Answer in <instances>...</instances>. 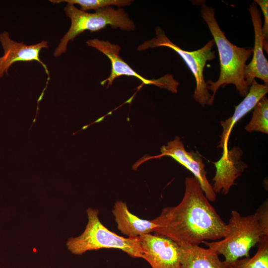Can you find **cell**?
I'll return each mask as SVG.
<instances>
[{"label":"cell","instance_id":"6da1fadb","mask_svg":"<svg viewBox=\"0 0 268 268\" xmlns=\"http://www.w3.org/2000/svg\"><path fill=\"white\" fill-rule=\"evenodd\" d=\"M181 202L165 207L151 220L157 225L154 233L179 246L199 245L204 241L222 239L228 226L210 203L195 177H186Z\"/></svg>","mask_w":268,"mask_h":268},{"label":"cell","instance_id":"7a4b0ae2","mask_svg":"<svg viewBox=\"0 0 268 268\" xmlns=\"http://www.w3.org/2000/svg\"><path fill=\"white\" fill-rule=\"evenodd\" d=\"M201 16L206 23L217 48L220 62V74L216 81L207 80L208 90L212 92L213 101L219 88L233 84L239 94L245 97L249 87L244 79L246 63L253 53L252 48H241L231 43L220 29L216 21L214 9L205 4L201 6Z\"/></svg>","mask_w":268,"mask_h":268},{"label":"cell","instance_id":"3957f363","mask_svg":"<svg viewBox=\"0 0 268 268\" xmlns=\"http://www.w3.org/2000/svg\"><path fill=\"white\" fill-rule=\"evenodd\" d=\"M225 236L217 241L202 242L218 255L223 256L224 263L228 266L236 260L249 257L251 249L257 245L265 236H268L256 212L242 216L235 210L231 212Z\"/></svg>","mask_w":268,"mask_h":268},{"label":"cell","instance_id":"277c9868","mask_svg":"<svg viewBox=\"0 0 268 268\" xmlns=\"http://www.w3.org/2000/svg\"><path fill=\"white\" fill-rule=\"evenodd\" d=\"M88 222L84 231L78 236L71 237L66 243L67 249L73 254L103 248L119 249L134 258L143 259L139 237L125 238L106 227L100 221L99 210L89 207L86 210Z\"/></svg>","mask_w":268,"mask_h":268},{"label":"cell","instance_id":"5b68a950","mask_svg":"<svg viewBox=\"0 0 268 268\" xmlns=\"http://www.w3.org/2000/svg\"><path fill=\"white\" fill-rule=\"evenodd\" d=\"M64 11L71 20L68 31L61 39L54 52L57 58L67 51V45L84 31L95 32L105 28L107 25L120 28L124 31H134L135 25L124 9H115L111 6L100 8L94 13H88L76 8L74 5L67 3Z\"/></svg>","mask_w":268,"mask_h":268},{"label":"cell","instance_id":"8992f818","mask_svg":"<svg viewBox=\"0 0 268 268\" xmlns=\"http://www.w3.org/2000/svg\"><path fill=\"white\" fill-rule=\"evenodd\" d=\"M155 38L145 41L137 47V50H145L148 48L158 47L169 48L175 51L184 61L190 71L193 73L196 81L193 98L196 102L204 107L207 104L211 106L213 101L211 95L208 92L207 85L204 80L203 75L204 67L207 61L215 58V51H212L215 45L213 39L208 41L201 49L188 51L181 49L173 43L166 35L164 31L159 27L155 28Z\"/></svg>","mask_w":268,"mask_h":268},{"label":"cell","instance_id":"52a82bcc","mask_svg":"<svg viewBox=\"0 0 268 268\" xmlns=\"http://www.w3.org/2000/svg\"><path fill=\"white\" fill-rule=\"evenodd\" d=\"M86 44L93 47L106 56L111 63V70L110 76L101 82L104 85L108 82L107 87L111 85L116 78L122 76H131L140 80L143 84L154 85L160 88L169 90L172 93L178 92L179 83L174 79L171 74H166L158 79H146L136 72L119 56L121 47L117 44H113L108 41L100 40L98 39L88 40Z\"/></svg>","mask_w":268,"mask_h":268},{"label":"cell","instance_id":"ba28073f","mask_svg":"<svg viewBox=\"0 0 268 268\" xmlns=\"http://www.w3.org/2000/svg\"><path fill=\"white\" fill-rule=\"evenodd\" d=\"M164 156H170L190 171L199 182L208 200L211 202L215 201L216 195L207 179V172L205 170V165L201 157L195 153L187 151L183 141L179 136H176L173 140L168 142L166 145L162 146L160 155L141 158L134 166L137 168L143 162L151 158H159Z\"/></svg>","mask_w":268,"mask_h":268},{"label":"cell","instance_id":"9c48e42d","mask_svg":"<svg viewBox=\"0 0 268 268\" xmlns=\"http://www.w3.org/2000/svg\"><path fill=\"white\" fill-rule=\"evenodd\" d=\"M143 259L151 268H181L180 246L172 240L149 233L139 236Z\"/></svg>","mask_w":268,"mask_h":268},{"label":"cell","instance_id":"30bf717a","mask_svg":"<svg viewBox=\"0 0 268 268\" xmlns=\"http://www.w3.org/2000/svg\"><path fill=\"white\" fill-rule=\"evenodd\" d=\"M0 43L3 48L4 53L0 57V78L5 73L8 74V70L15 62H29L36 61L44 67L48 77L46 85L50 80V73L46 64L39 58V53L43 48H49L48 42L42 41L39 43L26 45L23 42H18L12 40L7 31L0 33Z\"/></svg>","mask_w":268,"mask_h":268},{"label":"cell","instance_id":"8fae6325","mask_svg":"<svg viewBox=\"0 0 268 268\" xmlns=\"http://www.w3.org/2000/svg\"><path fill=\"white\" fill-rule=\"evenodd\" d=\"M248 9L253 25L255 40L252 60L245 67L244 79L249 87L255 78L262 80L264 84L268 85V62L263 52L261 12L254 1L250 4Z\"/></svg>","mask_w":268,"mask_h":268},{"label":"cell","instance_id":"7c38bea8","mask_svg":"<svg viewBox=\"0 0 268 268\" xmlns=\"http://www.w3.org/2000/svg\"><path fill=\"white\" fill-rule=\"evenodd\" d=\"M243 151L239 147H234L228 150L226 158L221 157L214 162L216 168L215 174L212 179V189L215 194L226 195L235 180L240 177L247 165L241 160Z\"/></svg>","mask_w":268,"mask_h":268},{"label":"cell","instance_id":"4fadbf2b","mask_svg":"<svg viewBox=\"0 0 268 268\" xmlns=\"http://www.w3.org/2000/svg\"><path fill=\"white\" fill-rule=\"evenodd\" d=\"M268 92V86L259 83L255 79L248 94L238 105L235 106V111L232 116L220 122L222 128L221 139L218 147L223 149L221 157H226L228 152V142L232 130L236 124L245 115L254 109L259 100Z\"/></svg>","mask_w":268,"mask_h":268},{"label":"cell","instance_id":"5bb4252c","mask_svg":"<svg viewBox=\"0 0 268 268\" xmlns=\"http://www.w3.org/2000/svg\"><path fill=\"white\" fill-rule=\"evenodd\" d=\"M112 213L117 224V228L129 238L154 232L157 225L151 220L141 219L132 214L129 210L127 203L117 201L114 205Z\"/></svg>","mask_w":268,"mask_h":268},{"label":"cell","instance_id":"9a60e30c","mask_svg":"<svg viewBox=\"0 0 268 268\" xmlns=\"http://www.w3.org/2000/svg\"><path fill=\"white\" fill-rule=\"evenodd\" d=\"M181 268H227L214 251L199 245L180 246Z\"/></svg>","mask_w":268,"mask_h":268},{"label":"cell","instance_id":"2e32d148","mask_svg":"<svg viewBox=\"0 0 268 268\" xmlns=\"http://www.w3.org/2000/svg\"><path fill=\"white\" fill-rule=\"evenodd\" d=\"M257 245L254 256L239 259L228 268H268V236H265Z\"/></svg>","mask_w":268,"mask_h":268},{"label":"cell","instance_id":"e0dca14e","mask_svg":"<svg viewBox=\"0 0 268 268\" xmlns=\"http://www.w3.org/2000/svg\"><path fill=\"white\" fill-rule=\"evenodd\" d=\"M245 129L249 132L256 131L268 134V99L266 96L254 108L252 119Z\"/></svg>","mask_w":268,"mask_h":268},{"label":"cell","instance_id":"ac0fdd59","mask_svg":"<svg viewBox=\"0 0 268 268\" xmlns=\"http://www.w3.org/2000/svg\"><path fill=\"white\" fill-rule=\"evenodd\" d=\"M49 1L53 3L66 2L73 5L77 4L80 5L81 10L86 12L89 10H96L110 5H115L118 7L129 6L134 1L131 0H50Z\"/></svg>","mask_w":268,"mask_h":268},{"label":"cell","instance_id":"d6986e66","mask_svg":"<svg viewBox=\"0 0 268 268\" xmlns=\"http://www.w3.org/2000/svg\"><path fill=\"white\" fill-rule=\"evenodd\" d=\"M254 1L262 10L264 16V23L262 27V33L263 38V49L268 53V0H255Z\"/></svg>","mask_w":268,"mask_h":268},{"label":"cell","instance_id":"ffe728a7","mask_svg":"<svg viewBox=\"0 0 268 268\" xmlns=\"http://www.w3.org/2000/svg\"><path fill=\"white\" fill-rule=\"evenodd\" d=\"M256 212L258 215L262 226L266 230L268 231V202L267 200L258 207Z\"/></svg>","mask_w":268,"mask_h":268}]
</instances>
